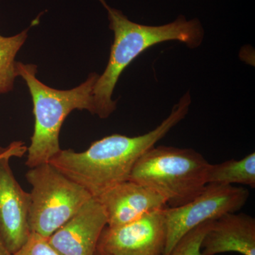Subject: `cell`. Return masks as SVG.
Returning <instances> with one entry per match:
<instances>
[{"instance_id": "1", "label": "cell", "mask_w": 255, "mask_h": 255, "mask_svg": "<svg viewBox=\"0 0 255 255\" xmlns=\"http://www.w3.org/2000/svg\"><path fill=\"white\" fill-rule=\"evenodd\" d=\"M182 119V115L173 110L158 127L144 135H109L81 152L61 149L48 162L93 197H98L119 183L128 180L139 158Z\"/></svg>"}, {"instance_id": "2", "label": "cell", "mask_w": 255, "mask_h": 255, "mask_svg": "<svg viewBox=\"0 0 255 255\" xmlns=\"http://www.w3.org/2000/svg\"><path fill=\"white\" fill-rule=\"evenodd\" d=\"M108 13L110 28L114 40L105 72L99 76L93 90L95 114L107 119L117 108L112 95L119 77L129 64L147 48L162 42L178 41L191 48L199 47L204 31L197 18L178 16L172 22L147 26L130 21L120 10L111 7L106 0H99Z\"/></svg>"}, {"instance_id": "3", "label": "cell", "mask_w": 255, "mask_h": 255, "mask_svg": "<svg viewBox=\"0 0 255 255\" xmlns=\"http://www.w3.org/2000/svg\"><path fill=\"white\" fill-rule=\"evenodd\" d=\"M18 76L26 82L31 94L35 117L34 131L28 148L26 165L29 168L47 163L61 150L59 136L64 121L73 110H87L95 114L94 87L100 75L94 73L75 88L58 90L36 78L33 64L17 62Z\"/></svg>"}, {"instance_id": "4", "label": "cell", "mask_w": 255, "mask_h": 255, "mask_svg": "<svg viewBox=\"0 0 255 255\" xmlns=\"http://www.w3.org/2000/svg\"><path fill=\"white\" fill-rule=\"evenodd\" d=\"M209 164L193 149L153 146L137 161L129 179L155 191L169 207H178L206 187Z\"/></svg>"}, {"instance_id": "5", "label": "cell", "mask_w": 255, "mask_h": 255, "mask_svg": "<svg viewBox=\"0 0 255 255\" xmlns=\"http://www.w3.org/2000/svg\"><path fill=\"white\" fill-rule=\"evenodd\" d=\"M32 189L28 225L31 233L48 239L76 214L92 196L49 162L26 174Z\"/></svg>"}, {"instance_id": "6", "label": "cell", "mask_w": 255, "mask_h": 255, "mask_svg": "<svg viewBox=\"0 0 255 255\" xmlns=\"http://www.w3.org/2000/svg\"><path fill=\"white\" fill-rule=\"evenodd\" d=\"M249 197L246 188L210 183L199 195L184 205L164 208L167 243L164 255L186 233L196 226L213 221L228 213H236Z\"/></svg>"}, {"instance_id": "7", "label": "cell", "mask_w": 255, "mask_h": 255, "mask_svg": "<svg viewBox=\"0 0 255 255\" xmlns=\"http://www.w3.org/2000/svg\"><path fill=\"white\" fill-rule=\"evenodd\" d=\"M26 150L21 142L0 147V240L11 255L26 244L31 234L30 194L18 184L9 164L11 157H21Z\"/></svg>"}, {"instance_id": "8", "label": "cell", "mask_w": 255, "mask_h": 255, "mask_svg": "<svg viewBox=\"0 0 255 255\" xmlns=\"http://www.w3.org/2000/svg\"><path fill=\"white\" fill-rule=\"evenodd\" d=\"M164 209L119 226H106L97 251L108 255H164L167 228Z\"/></svg>"}, {"instance_id": "9", "label": "cell", "mask_w": 255, "mask_h": 255, "mask_svg": "<svg viewBox=\"0 0 255 255\" xmlns=\"http://www.w3.org/2000/svg\"><path fill=\"white\" fill-rule=\"evenodd\" d=\"M107 225L103 206L92 196L47 241L60 255H95Z\"/></svg>"}, {"instance_id": "10", "label": "cell", "mask_w": 255, "mask_h": 255, "mask_svg": "<svg viewBox=\"0 0 255 255\" xmlns=\"http://www.w3.org/2000/svg\"><path fill=\"white\" fill-rule=\"evenodd\" d=\"M96 198L105 209L107 226L110 228L124 226L167 206L163 198L155 191L130 179Z\"/></svg>"}, {"instance_id": "11", "label": "cell", "mask_w": 255, "mask_h": 255, "mask_svg": "<svg viewBox=\"0 0 255 255\" xmlns=\"http://www.w3.org/2000/svg\"><path fill=\"white\" fill-rule=\"evenodd\" d=\"M226 253L255 255L254 218L228 213L211 221L201 245V255Z\"/></svg>"}, {"instance_id": "12", "label": "cell", "mask_w": 255, "mask_h": 255, "mask_svg": "<svg viewBox=\"0 0 255 255\" xmlns=\"http://www.w3.org/2000/svg\"><path fill=\"white\" fill-rule=\"evenodd\" d=\"M206 182L216 184H243L255 187V153L252 152L244 158L232 159L222 163L210 164Z\"/></svg>"}, {"instance_id": "13", "label": "cell", "mask_w": 255, "mask_h": 255, "mask_svg": "<svg viewBox=\"0 0 255 255\" xmlns=\"http://www.w3.org/2000/svg\"><path fill=\"white\" fill-rule=\"evenodd\" d=\"M28 30L13 36L0 35V95L14 88L15 79L18 77L15 58L27 38Z\"/></svg>"}, {"instance_id": "14", "label": "cell", "mask_w": 255, "mask_h": 255, "mask_svg": "<svg viewBox=\"0 0 255 255\" xmlns=\"http://www.w3.org/2000/svg\"><path fill=\"white\" fill-rule=\"evenodd\" d=\"M211 221L202 223L186 233L167 255H202L201 245Z\"/></svg>"}, {"instance_id": "15", "label": "cell", "mask_w": 255, "mask_h": 255, "mask_svg": "<svg viewBox=\"0 0 255 255\" xmlns=\"http://www.w3.org/2000/svg\"><path fill=\"white\" fill-rule=\"evenodd\" d=\"M11 255H60L48 244L46 238L31 233L28 241L19 250Z\"/></svg>"}, {"instance_id": "16", "label": "cell", "mask_w": 255, "mask_h": 255, "mask_svg": "<svg viewBox=\"0 0 255 255\" xmlns=\"http://www.w3.org/2000/svg\"><path fill=\"white\" fill-rule=\"evenodd\" d=\"M0 255H11L9 251L6 249V247L3 244L2 242L0 240Z\"/></svg>"}, {"instance_id": "17", "label": "cell", "mask_w": 255, "mask_h": 255, "mask_svg": "<svg viewBox=\"0 0 255 255\" xmlns=\"http://www.w3.org/2000/svg\"><path fill=\"white\" fill-rule=\"evenodd\" d=\"M95 255H108L104 254V253H100V252L96 251Z\"/></svg>"}]
</instances>
